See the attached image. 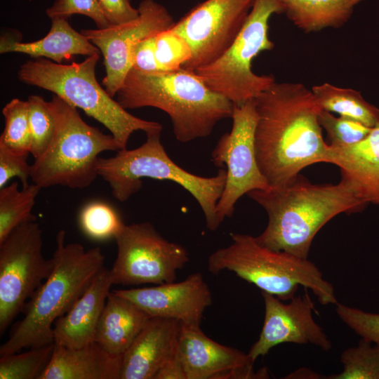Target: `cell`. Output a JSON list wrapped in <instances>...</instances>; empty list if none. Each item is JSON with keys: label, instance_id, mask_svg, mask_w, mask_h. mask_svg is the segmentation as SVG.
I'll list each match as a JSON object with an SVG mask.
<instances>
[{"label": "cell", "instance_id": "obj_39", "mask_svg": "<svg viewBox=\"0 0 379 379\" xmlns=\"http://www.w3.org/2000/svg\"><path fill=\"white\" fill-rule=\"evenodd\" d=\"M287 378H309V379H317L321 378L319 375L315 372L302 368V370H298L294 373L289 375Z\"/></svg>", "mask_w": 379, "mask_h": 379}, {"label": "cell", "instance_id": "obj_2", "mask_svg": "<svg viewBox=\"0 0 379 379\" xmlns=\"http://www.w3.org/2000/svg\"><path fill=\"white\" fill-rule=\"evenodd\" d=\"M247 194L268 216L257 241L302 258H308L314 237L329 220L342 213L359 212L367 205L342 177L335 185H315L299 174L284 186Z\"/></svg>", "mask_w": 379, "mask_h": 379}, {"label": "cell", "instance_id": "obj_9", "mask_svg": "<svg viewBox=\"0 0 379 379\" xmlns=\"http://www.w3.org/2000/svg\"><path fill=\"white\" fill-rule=\"evenodd\" d=\"M281 0H255L247 19L230 48L214 62L194 71L215 92L234 105L255 99L274 82L272 74L253 72V60L271 51L269 22L274 14L284 13Z\"/></svg>", "mask_w": 379, "mask_h": 379}, {"label": "cell", "instance_id": "obj_30", "mask_svg": "<svg viewBox=\"0 0 379 379\" xmlns=\"http://www.w3.org/2000/svg\"><path fill=\"white\" fill-rule=\"evenodd\" d=\"M5 126L0 136V145L13 151L30 154L31 134L27 100L13 98L3 108Z\"/></svg>", "mask_w": 379, "mask_h": 379}, {"label": "cell", "instance_id": "obj_4", "mask_svg": "<svg viewBox=\"0 0 379 379\" xmlns=\"http://www.w3.org/2000/svg\"><path fill=\"white\" fill-rule=\"evenodd\" d=\"M65 239L66 232L60 230L52 272L26 302L23 318L0 347L1 357L54 343V323L70 310L104 267L105 258L100 247L86 250L79 243L66 244Z\"/></svg>", "mask_w": 379, "mask_h": 379}, {"label": "cell", "instance_id": "obj_20", "mask_svg": "<svg viewBox=\"0 0 379 379\" xmlns=\"http://www.w3.org/2000/svg\"><path fill=\"white\" fill-rule=\"evenodd\" d=\"M326 163L336 165L367 204L379 205V126L360 142L345 147L328 145Z\"/></svg>", "mask_w": 379, "mask_h": 379}, {"label": "cell", "instance_id": "obj_26", "mask_svg": "<svg viewBox=\"0 0 379 379\" xmlns=\"http://www.w3.org/2000/svg\"><path fill=\"white\" fill-rule=\"evenodd\" d=\"M41 190L33 182L19 190L17 182L0 188V244L20 225L36 220L32 212Z\"/></svg>", "mask_w": 379, "mask_h": 379}, {"label": "cell", "instance_id": "obj_31", "mask_svg": "<svg viewBox=\"0 0 379 379\" xmlns=\"http://www.w3.org/2000/svg\"><path fill=\"white\" fill-rule=\"evenodd\" d=\"M152 39L154 58L158 72L183 68L191 60L192 53L190 45L172 27L154 34Z\"/></svg>", "mask_w": 379, "mask_h": 379}, {"label": "cell", "instance_id": "obj_27", "mask_svg": "<svg viewBox=\"0 0 379 379\" xmlns=\"http://www.w3.org/2000/svg\"><path fill=\"white\" fill-rule=\"evenodd\" d=\"M55 343L0 358V379H39L49 364Z\"/></svg>", "mask_w": 379, "mask_h": 379}, {"label": "cell", "instance_id": "obj_21", "mask_svg": "<svg viewBox=\"0 0 379 379\" xmlns=\"http://www.w3.org/2000/svg\"><path fill=\"white\" fill-rule=\"evenodd\" d=\"M121 357L108 353L95 341L79 348L55 343L39 379H120Z\"/></svg>", "mask_w": 379, "mask_h": 379}, {"label": "cell", "instance_id": "obj_38", "mask_svg": "<svg viewBox=\"0 0 379 379\" xmlns=\"http://www.w3.org/2000/svg\"><path fill=\"white\" fill-rule=\"evenodd\" d=\"M154 379H186L178 350L159 371Z\"/></svg>", "mask_w": 379, "mask_h": 379}, {"label": "cell", "instance_id": "obj_25", "mask_svg": "<svg viewBox=\"0 0 379 379\" xmlns=\"http://www.w3.org/2000/svg\"><path fill=\"white\" fill-rule=\"evenodd\" d=\"M322 109L348 117L369 128L379 126V109L368 102L361 93L328 83L311 88Z\"/></svg>", "mask_w": 379, "mask_h": 379}, {"label": "cell", "instance_id": "obj_1", "mask_svg": "<svg viewBox=\"0 0 379 379\" xmlns=\"http://www.w3.org/2000/svg\"><path fill=\"white\" fill-rule=\"evenodd\" d=\"M254 102L255 156L270 187L284 186L303 168L326 162L328 145L319 122L322 109L311 89L275 81Z\"/></svg>", "mask_w": 379, "mask_h": 379}, {"label": "cell", "instance_id": "obj_24", "mask_svg": "<svg viewBox=\"0 0 379 379\" xmlns=\"http://www.w3.org/2000/svg\"><path fill=\"white\" fill-rule=\"evenodd\" d=\"M364 0H281L284 13L300 30L309 34L346 24Z\"/></svg>", "mask_w": 379, "mask_h": 379}, {"label": "cell", "instance_id": "obj_33", "mask_svg": "<svg viewBox=\"0 0 379 379\" xmlns=\"http://www.w3.org/2000/svg\"><path fill=\"white\" fill-rule=\"evenodd\" d=\"M319 122L325 129L330 142L328 145L332 147L353 145L364 139L373 128L348 117H337L324 109L319 113Z\"/></svg>", "mask_w": 379, "mask_h": 379}, {"label": "cell", "instance_id": "obj_13", "mask_svg": "<svg viewBox=\"0 0 379 379\" xmlns=\"http://www.w3.org/2000/svg\"><path fill=\"white\" fill-rule=\"evenodd\" d=\"M255 0H206L172 29L190 45L192 55L183 68L194 70L220 58L241 30Z\"/></svg>", "mask_w": 379, "mask_h": 379}, {"label": "cell", "instance_id": "obj_32", "mask_svg": "<svg viewBox=\"0 0 379 379\" xmlns=\"http://www.w3.org/2000/svg\"><path fill=\"white\" fill-rule=\"evenodd\" d=\"M27 102L31 134L30 154L35 159L42 154L50 144L55 131V121L44 98L30 95Z\"/></svg>", "mask_w": 379, "mask_h": 379}, {"label": "cell", "instance_id": "obj_5", "mask_svg": "<svg viewBox=\"0 0 379 379\" xmlns=\"http://www.w3.org/2000/svg\"><path fill=\"white\" fill-rule=\"evenodd\" d=\"M230 236L232 241L229 246L208 257V270L213 274L232 272L283 301L290 300L299 286H304L312 291L321 305L338 303L333 285L308 258L271 249L248 234L232 233Z\"/></svg>", "mask_w": 379, "mask_h": 379}, {"label": "cell", "instance_id": "obj_7", "mask_svg": "<svg viewBox=\"0 0 379 379\" xmlns=\"http://www.w3.org/2000/svg\"><path fill=\"white\" fill-rule=\"evenodd\" d=\"M161 131L147 133L146 141L140 147L124 149L109 158L100 157L98 174L111 188L114 198L127 201L142 186V178L170 180L186 190L197 201L207 228L216 230L220 225L216 206L222 193L227 178L221 168L213 177L192 173L177 165L166 153L160 140Z\"/></svg>", "mask_w": 379, "mask_h": 379}, {"label": "cell", "instance_id": "obj_19", "mask_svg": "<svg viewBox=\"0 0 379 379\" xmlns=\"http://www.w3.org/2000/svg\"><path fill=\"white\" fill-rule=\"evenodd\" d=\"M113 284L110 270L104 267L70 310L54 323V343L79 348L94 342L97 326Z\"/></svg>", "mask_w": 379, "mask_h": 379}, {"label": "cell", "instance_id": "obj_34", "mask_svg": "<svg viewBox=\"0 0 379 379\" xmlns=\"http://www.w3.org/2000/svg\"><path fill=\"white\" fill-rule=\"evenodd\" d=\"M340 320L361 338L379 347V314L371 313L341 303L335 304Z\"/></svg>", "mask_w": 379, "mask_h": 379}, {"label": "cell", "instance_id": "obj_18", "mask_svg": "<svg viewBox=\"0 0 379 379\" xmlns=\"http://www.w3.org/2000/svg\"><path fill=\"white\" fill-rule=\"evenodd\" d=\"M180 323L152 317L121 357L120 379H154L178 350Z\"/></svg>", "mask_w": 379, "mask_h": 379}, {"label": "cell", "instance_id": "obj_36", "mask_svg": "<svg viewBox=\"0 0 379 379\" xmlns=\"http://www.w3.org/2000/svg\"><path fill=\"white\" fill-rule=\"evenodd\" d=\"M28 155L0 145V188L14 177L20 180L22 187L29 185L31 165L27 162Z\"/></svg>", "mask_w": 379, "mask_h": 379}, {"label": "cell", "instance_id": "obj_8", "mask_svg": "<svg viewBox=\"0 0 379 379\" xmlns=\"http://www.w3.org/2000/svg\"><path fill=\"white\" fill-rule=\"evenodd\" d=\"M47 105L55 131L46 149L31 164L30 178L41 189L56 185L84 189L98 176L100 154L119 151L121 146L111 133L86 124L77 108L57 95Z\"/></svg>", "mask_w": 379, "mask_h": 379}, {"label": "cell", "instance_id": "obj_23", "mask_svg": "<svg viewBox=\"0 0 379 379\" xmlns=\"http://www.w3.org/2000/svg\"><path fill=\"white\" fill-rule=\"evenodd\" d=\"M150 317L131 300L110 291L94 341L108 353L122 356Z\"/></svg>", "mask_w": 379, "mask_h": 379}, {"label": "cell", "instance_id": "obj_35", "mask_svg": "<svg viewBox=\"0 0 379 379\" xmlns=\"http://www.w3.org/2000/svg\"><path fill=\"white\" fill-rule=\"evenodd\" d=\"M46 13L51 19H69L73 15H84L93 20L99 29L111 25L98 0H55Z\"/></svg>", "mask_w": 379, "mask_h": 379}, {"label": "cell", "instance_id": "obj_3", "mask_svg": "<svg viewBox=\"0 0 379 379\" xmlns=\"http://www.w3.org/2000/svg\"><path fill=\"white\" fill-rule=\"evenodd\" d=\"M116 97L126 110L151 107L164 111L181 142L211 135L220 121L232 117L234 107L194 71L185 68L168 72L131 68Z\"/></svg>", "mask_w": 379, "mask_h": 379}, {"label": "cell", "instance_id": "obj_15", "mask_svg": "<svg viewBox=\"0 0 379 379\" xmlns=\"http://www.w3.org/2000/svg\"><path fill=\"white\" fill-rule=\"evenodd\" d=\"M262 295L263 325L258 340L248 352L254 362L282 343L311 344L324 351L332 348L328 336L313 318L314 303L307 291L295 295L288 303L266 292L262 291Z\"/></svg>", "mask_w": 379, "mask_h": 379}, {"label": "cell", "instance_id": "obj_12", "mask_svg": "<svg viewBox=\"0 0 379 379\" xmlns=\"http://www.w3.org/2000/svg\"><path fill=\"white\" fill-rule=\"evenodd\" d=\"M231 131L221 135L211 152L217 167L226 166L225 185L216 206V215L221 224L231 218L235 204L245 194L270 187L258 165L254 142L257 121L254 99L234 105Z\"/></svg>", "mask_w": 379, "mask_h": 379}, {"label": "cell", "instance_id": "obj_28", "mask_svg": "<svg viewBox=\"0 0 379 379\" xmlns=\"http://www.w3.org/2000/svg\"><path fill=\"white\" fill-rule=\"evenodd\" d=\"M79 222L84 233L98 241L114 238L125 225L117 211L102 201H90L84 206Z\"/></svg>", "mask_w": 379, "mask_h": 379}, {"label": "cell", "instance_id": "obj_14", "mask_svg": "<svg viewBox=\"0 0 379 379\" xmlns=\"http://www.w3.org/2000/svg\"><path fill=\"white\" fill-rule=\"evenodd\" d=\"M138 8L139 15L132 20L102 29L81 30L103 55L106 74L102 84L113 98L132 67L133 52L139 42L175 22L168 9L155 0H142Z\"/></svg>", "mask_w": 379, "mask_h": 379}, {"label": "cell", "instance_id": "obj_6", "mask_svg": "<svg viewBox=\"0 0 379 379\" xmlns=\"http://www.w3.org/2000/svg\"><path fill=\"white\" fill-rule=\"evenodd\" d=\"M99 59L100 53L69 65L34 58L20 66L18 76L22 83L52 92L101 123L121 149H126L135 131H162L161 124L131 114L100 85L95 77Z\"/></svg>", "mask_w": 379, "mask_h": 379}, {"label": "cell", "instance_id": "obj_10", "mask_svg": "<svg viewBox=\"0 0 379 379\" xmlns=\"http://www.w3.org/2000/svg\"><path fill=\"white\" fill-rule=\"evenodd\" d=\"M42 248L36 220L20 225L0 244L1 335L52 272L53 259H46Z\"/></svg>", "mask_w": 379, "mask_h": 379}, {"label": "cell", "instance_id": "obj_37", "mask_svg": "<svg viewBox=\"0 0 379 379\" xmlns=\"http://www.w3.org/2000/svg\"><path fill=\"white\" fill-rule=\"evenodd\" d=\"M111 25L124 23L139 15L138 8L132 6L131 0H98Z\"/></svg>", "mask_w": 379, "mask_h": 379}, {"label": "cell", "instance_id": "obj_22", "mask_svg": "<svg viewBox=\"0 0 379 379\" xmlns=\"http://www.w3.org/2000/svg\"><path fill=\"white\" fill-rule=\"evenodd\" d=\"M18 53L33 58H44L58 63L68 61L74 55L90 56L100 53L80 32H77L68 19H51L48 33L42 39L29 42L15 40L11 36H2L0 39V53Z\"/></svg>", "mask_w": 379, "mask_h": 379}, {"label": "cell", "instance_id": "obj_11", "mask_svg": "<svg viewBox=\"0 0 379 379\" xmlns=\"http://www.w3.org/2000/svg\"><path fill=\"white\" fill-rule=\"evenodd\" d=\"M114 239L117 255L110 269L114 284L173 282L190 261L183 246L164 239L148 222L125 224Z\"/></svg>", "mask_w": 379, "mask_h": 379}, {"label": "cell", "instance_id": "obj_29", "mask_svg": "<svg viewBox=\"0 0 379 379\" xmlns=\"http://www.w3.org/2000/svg\"><path fill=\"white\" fill-rule=\"evenodd\" d=\"M342 372L329 379H379V347L363 338L355 347L345 350L340 356Z\"/></svg>", "mask_w": 379, "mask_h": 379}, {"label": "cell", "instance_id": "obj_16", "mask_svg": "<svg viewBox=\"0 0 379 379\" xmlns=\"http://www.w3.org/2000/svg\"><path fill=\"white\" fill-rule=\"evenodd\" d=\"M178 352L186 379L268 378L263 368L257 372L248 354L209 338L200 326L180 324Z\"/></svg>", "mask_w": 379, "mask_h": 379}, {"label": "cell", "instance_id": "obj_17", "mask_svg": "<svg viewBox=\"0 0 379 379\" xmlns=\"http://www.w3.org/2000/svg\"><path fill=\"white\" fill-rule=\"evenodd\" d=\"M113 291L150 317L173 319L189 326H200L204 311L212 304L211 291L200 272L180 282Z\"/></svg>", "mask_w": 379, "mask_h": 379}]
</instances>
